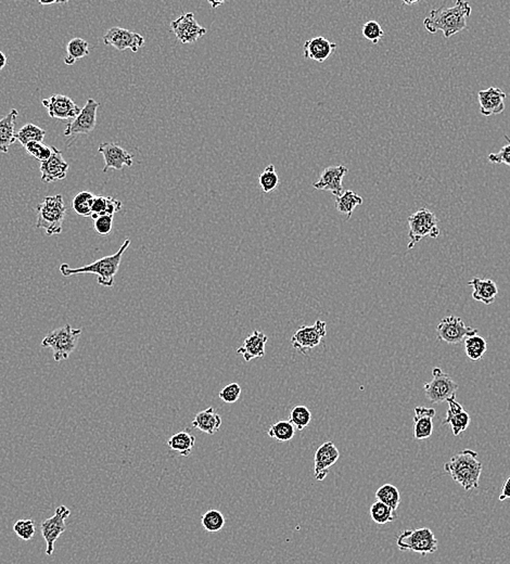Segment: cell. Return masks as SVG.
I'll list each match as a JSON object with an SVG mask.
<instances>
[{
	"mask_svg": "<svg viewBox=\"0 0 510 564\" xmlns=\"http://www.w3.org/2000/svg\"><path fill=\"white\" fill-rule=\"evenodd\" d=\"M505 139L508 144L504 146L497 153H491L487 156L491 163L505 164V165L510 166V138L505 135Z\"/></svg>",
	"mask_w": 510,
	"mask_h": 564,
	"instance_id": "bcb514c9",
	"label": "cell"
},
{
	"mask_svg": "<svg viewBox=\"0 0 510 564\" xmlns=\"http://www.w3.org/2000/svg\"><path fill=\"white\" fill-rule=\"evenodd\" d=\"M415 4H418V1H404V5L413 6Z\"/></svg>",
	"mask_w": 510,
	"mask_h": 564,
	"instance_id": "816d5d0a",
	"label": "cell"
},
{
	"mask_svg": "<svg viewBox=\"0 0 510 564\" xmlns=\"http://www.w3.org/2000/svg\"><path fill=\"white\" fill-rule=\"evenodd\" d=\"M209 4H210L212 9H216V8L220 7V5L224 4V1H213L212 0V1H209Z\"/></svg>",
	"mask_w": 510,
	"mask_h": 564,
	"instance_id": "f907efd6",
	"label": "cell"
},
{
	"mask_svg": "<svg viewBox=\"0 0 510 564\" xmlns=\"http://www.w3.org/2000/svg\"><path fill=\"white\" fill-rule=\"evenodd\" d=\"M18 114V110L12 109L0 120V152L3 153H8L10 146L17 142L15 128Z\"/></svg>",
	"mask_w": 510,
	"mask_h": 564,
	"instance_id": "4316f807",
	"label": "cell"
},
{
	"mask_svg": "<svg viewBox=\"0 0 510 564\" xmlns=\"http://www.w3.org/2000/svg\"><path fill=\"white\" fill-rule=\"evenodd\" d=\"M347 172L349 170L344 165L329 166L323 170L321 177L313 184V187L317 190L330 192L335 198L340 196L343 194V178Z\"/></svg>",
	"mask_w": 510,
	"mask_h": 564,
	"instance_id": "d6986e66",
	"label": "cell"
},
{
	"mask_svg": "<svg viewBox=\"0 0 510 564\" xmlns=\"http://www.w3.org/2000/svg\"><path fill=\"white\" fill-rule=\"evenodd\" d=\"M482 115L491 116L503 113L505 110L506 92L499 87H490L478 94Z\"/></svg>",
	"mask_w": 510,
	"mask_h": 564,
	"instance_id": "ffe728a7",
	"label": "cell"
},
{
	"mask_svg": "<svg viewBox=\"0 0 510 564\" xmlns=\"http://www.w3.org/2000/svg\"><path fill=\"white\" fill-rule=\"evenodd\" d=\"M326 335V321L318 319L313 326H302L295 331L291 337V344L295 351L306 355L309 351L318 346Z\"/></svg>",
	"mask_w": 510,
	"mask_h": 564,
	"instance_id": "9c48e42d",
	"label": "cell"
},
{
	"mask_svg": "<svg viewBox=\"0 0 510 564\" xmlns=\"http://www.w3.org/2000/svg\"><path fill=\"white\" fill-rule=\"evenodd\" d=\"M340 458V451L333 441L323 443L316 449L314 457V475L317 481H324L329 475V470Z\"/></svg>",
	"mask_w": 510,
	"mask_h": 564,
	"instance_id": "e0dca14e",
	"label": "cell"
},
{
	"mask_svg": "<svg viewBox=\"0 0 510 564\" xmlns=\"http://www.w3.org/2000/svg\"><path fill=\"white\" fill-rule=\"evenodd\" d=\"M337 47H338L337 44L331 43L330 40L323 36H317L305 42L304 57L318 63H323L332 55Z\"/></svg>",
	"mask_w": 510,
	"mask_h": 564,
	"instance_id": "603a6c76",
	"label": "cell"
},
{
	"mask_svg": "<svg viewBox=\"0 0 510 564\" xmlns=\"http://www.w3.org/2000/svg\"><path fill=\"white\" fill-rule=\"evenodd\" d=\"M363 35L373 44H378L379 40L385 35L382 27L377 21H368L363 25Z\"/></svg>",
	"mask_w": 510,
	"mask_h": 564,
	"instance_id": "b9f144b4",
	"label": "cell"
},
{
	"mask_svg": "<svg viewBox=\"0 0 510 564\" xmlns=\"http://www.w3.org/2000/svg\"><path fill=\"white\" fill-rule=\"evenodd\" d=\"M435 408L417 406L413 415V437L417 441L429 439L433 433V418L435 417Z\"/></svg>",
	"mask_w": 510,
	"mask_h": 564,
	"instance_id": "cb8c5ba5",
	"label": "cell"
},
{
	"mask_svg": "<svg viewBox=\"0 0 510 564\" xmlns=\"http://www.w3.org/2000/svg\"><path fill=\"white\" fill-rule=\"evenodd\" d=\"M108 204H109V196H95L92 201V220H97L100 216L108 215Z\"/></svg>",
	"mask_w": 510,
	"mask_h": 564,
	"instance_id": "ee69618b",
	"label": "cell"
},
{
	"mask_svg": "<svg viewBox=\"0 0 510 564\" xmlns=\"http://www.w3.org/2000/svg\"><path fill=\"white\" fill-rule=\"evenodd\" d=\"M397 545L401 551H413L421 556H428L437 551L439 541L429 527H421L402 532L397 537Z\"/></svg>",
	"mask_w": 510,
	"mask_h": 564,
	"instance_id": "8992f818",
	"label": "cell"
},
{
	"mask_svg": "<svg viewBox=\"0 0 510 564\" xmlns=\"http://www.w3.org/2000/svg\"><path fill=\"white\" fill-rule=\"evenodd\" d=\"M94 230L100 236H108L113 228V216L104 215L94 220Z\"/></svg>",
	"mask_w": 510,
	"mask_h": 564,
	"instance_id": "f6af8a7d",
	"label": "cell"
},
{
	"mask_svg": "<svg viewBox=\"0 0 510 564\" xmlns=\"http://www.w3.org/2000/svg\"><path fill=\"white\" fill-rule=\"evenodd\" d=\"M80 334L82 329H74L66 325L48 333L42 341V347L50 349L56 361H66L75 351Z\"/></svg>",
	"mask_w": 510,
	"mask_h": 564,
	"instance_id": "5b68a950",
	"label": "cell"
},
{
	"mask_svg": "<svg viewBox=\"0 0 510 564\" xmlns=\"http://www.w3.org/2000/svg\"><path fill=\"white\" fill-rule=\"evenodd\" d=\"M506 499H510V477L504 483L503 489H502L501 495H499V501H504Z\"/></svg>",
	"mask_w": 510,
	"mask_h": 564,
	"instance_id": "7dc6e473",
	"label": "cell"
},
{
	"mask_svg": "<svg viewBox=\"0 0 510 564\" xmlns=\"http://www.w3.org/2000/svg\"><path fill=\"white\" fill-rule=\"evenodd\" d=\"M478 332L477 328L466 326L463 319L455 315L442 319L437 327V339L447 344H459L468 337L478 334Z\"/></svg>",
	"mask_w": 510,
	"mask_h": 564,
	"instance_id": "30bf717a",
	"label": "cell"
},
{
	"mask_svg": "<svg viewBox=\"0 0 510 564\" xmlns=\"http://www.w3.org/2000/svg\"><path fill=\"white\" fill-rule=\"evenodd\" d=\"M449 409L447 411L443 425H449L455 437H459L461 433L465 432L471 425V415L463 408L459 401H456L455 396L449 397L447 399Z\"/></svg>",
	"mask_w": 510,
	"mask_h": 564,
	"instance_id": "44dd1931",
	"label": "cell"
},
{
	"mask_svg": "<svg viewBox=\"0 0 510 564\" xmlns=\"http://www.w3.org/2000/svg\"><path fill=\"white\" fill-rule=\"evenodd\" d=\"M70 515H71V511L69 508H66V506H59L56 509L55 515L42 522L40 531H42V536L47 545L46 555L52 556L55 551L56 541H58L61 534L66 532V518L70 517Z\"/></svg>",
	"mask_w": 510,
	"mask_h": 564,
	"instance_id": "7c38bea8",
	"label": "cell"
},
{
	"mask_svg": "<svg viewBox=\"0 0 510 564\" xmlns=\"http://www.w3.org/2000/svg\"><path fill=\"white\" fill-rule=\"evenodd\" d=\"M95 196L89 192H82L74 196L72 206L74 212L83 218H90L92 216V201Z\"/></svg>",
	"mask_w": 510,
	"mask_h": 564,
	"instance_id": "8d00e7d4",
	"label": "cell"
},
{
	"mask_svg": "<svg viewBox=\"0 0 510 564\" xmlns=\"http://www.w3.org/2000/svg\"><path fill=\"white\" fill-rule=\"evenodd\" d=\"M170 29L182 44L196 43L199 38L206 35V29L194 19V13H184L170 23Z\"/></svg>",
	"mask_w": 510,
	"mask_h": 564,
	"instance_id": "5bb4252c",
	"label": "cell"
},
{
	"mask_svg": "<svg viewBox=\"0 0 510 564\" xmlns=\"http://www.w3.org/2000/svg\"><path fill=\"white\" fill-rule=\"evenodd\" d=\"M289 421L294 425L297 431H303L312 421V413L306 406L299 405L291 411Z\"/></svg>",
	"mask_w": 510,
	"mask_h": 564,
	"instance_id": "74e56055",
	"label": "cell"
},
{
	"mask_svg": "<svg viewBox=\"0 0 510 564\" xmlns=\"http://www.w3.org/2000/svg\"><path fill=\"white\" fill-rule=\"evenodd\" d=\"M259 182H260L261 188L264 194H270L277 189L279 184V176L275 165L270 164L263 170L259 178Z\"/></svg>",
	"mask_w": 510,
	"mask_h": 564,
	"instance_id": "f35d334b",
	"label": "cell"
},
{
	"mask_svg": "<svg viewBox=\"0 0 510 564\" xmlns=\"http://www.w3.org/2000/svg\"><path fill=\"white\" fill-rule=\"evenodd\" d=\"M130 246V239H126L122 246L118 249V252L114 253V254L108 255V256H104V258L95 261L92 264L78 267V268H72L68 264H62L60 266V272L66 278L76 276V275H96L98 277V284L100 286L110 288V287L114 286V278H116L118 268H120L122 256H123L124 253Z\"/></svg>",
	"mask_w": 510,
	"mask_h": 564,
	"instance_id": "7a4b0ae2",
	"label": "cell"
},
{
	"mask_svg": "<svg viewBox=\"0 0 510 564\" xmlns=\"http://www.w3.org/2000/svg\"><path fill=\"white\" fill-rule=\"evenodd\" d=\"M225 523H226V520H225L224 515L218 510H209L201 517V525L206 532H210V533L220 532L225 527Z\"/></svg>",
	"mask_w": 510,
	"mask_h": 564,
	"instance_id": "d590c367",
	"label": "cell"
},
{
	"mask_svg": "<svg viewBox=\"0 0 510 564\" xmlns=\"http://www.w3.org/2000/svg\"><path fill=\"white\" fill-rule=\"evenodd\" d=\"M222 422V417L216 413V409L209 407V408L197 413L192 421V427L200 430L201 432L214 435L220 429Z\"/></svg>",
	"mask_w": 510,
	"mask_h": 564,
	"instance_id": "484cf974",
	"label": "cell"
},
{
	"mask_svg": "<svg viewBox=\"0 0 510 564\" xmlns=\"http://www.w3.org/2000/svg\"><path fill=\"white\" fill-rule=\"evenodd\" d=\"M42 104L48 110L50 118L61 120H73L82 110L71 98L64 95L50 96Z\"/></svg>",
	"mask_w": 510,
	"mask_h": 564,
	"instance_id": "2e32d148",
	"label": "cell"
},
{
	"mask_svg": "<svg viewBox=\"0 0 510 564\" xmlns=\"http://www.w3.org/2000/svg\"><path fill=\"white\" fill-rule=\"evenodd\" d=\"M98 152L104 156V168L102 173L104 174L110 170H120L125 166L130 168L134 163V156L113 142H102L98 148Z\"/></svg>",
	"mask_w": 510,
	"mask_h": 564,
	"instance_id": "9a60e30c",
	"label": "cell"
},
{
	"mask_svg": "<svg viewBox=\"0 0 510 564\" xmlns=\"http://www.w3.org/2000/svg\"><path fill=\"white\" fill-rule=\"evenodd\" d=\"M8 59L6 57L5 54L3 51H0V71L7 65Z\"/></svg>",
	"mask_w": 510,
	"mask_h": 564,
	"instance_id": "c3c4849f",
	"label": "cell"
},
{
	"mask_svg": "<svg viewBox=\"0 0 510 564\" xmlns=\"http://www.w3.org/2000/svg\"><path fill=\"white\" fill-rule=\"evenodd\" d=\"M509 23H510V20H509Z\"/></svg>",
	"mask_w": 510,
	"mask_h": 564,
	"instance_id": "f5cc1de1",
	"label": "cell"
},
{
	"mask_svg": "<svg viewBox=\"0 0 510 564\" xmlns=\"http://www.w3.org/2000/svg\"><path fill=\"white\" fill-rule=\"evenodd\" d=\"M196 443V437L186 431L175 433L168 439V445L173 451L180 453L182 457H188L192 453Z\"/></svg>",
	"mask_w": 510,
	"mask_h": 564,
	"instance_id": "83f0119b",
	"label": "cell"
},
{
	"mask_svg": "<svg viewBox=\"0 0 510 564\" xmlns=\"http://www.w3.org/2000/svg\"><path fill=\"white\" fill-rule=\"evenodd\" d=\"M241 393H242V389H241L240 384H238L237 382L230 383V384H227L224 389L220 391V399H222L224 403L226 404H234L236 401H238V399H240Z\"/></svg>",
	"mask_w": 510,
	"mask_h": 564,
	"instance_id": "7bdbcfd3",
	"label": "cell"
},
{
	"mask_svg": "<svg viewBox=\"0 0 510 564\" xmlns=\"http://www.w3.org/2000/svg\"><path fill=\"white\" fill-rule=\"evenodd\" d=\"M66 212V204L61 194L46 196L37 206L36 228L45 230L47 236H58L62 232Z\"/></svg>",
	"mask_w": 510,
	"mask_h": 564,
	"instance_id": "277c9868",
	"label": "cell"
},
{
	"mask_svg": "<svg viewBox=\"0 0 510 564\" xmlns=\"http://www.w3.org/2000/svg\"><path fill=\"white\" fill-rule=\"evenodd\" d=\"M104 45L111 46L118 51L130 49L137 52L144 45V38L140 34L122 27H112L104 36Z\"/></svg>",
	"mask_w": 510,
	"mask_h": 564,
	"instance_id": "4fadbf2b",
	"label": "cell"
},
{
	"mask_svg": "<svg viewBox=\"0 0 510 564\" xmlns=\"http://www.w3.org/2000/svg\"><path fill=\"white\" fill-rule=\"evenodd\" d=\"M13 531L19 539L31 541L36 534L35 522L31 519L18 520L13 525Z\"/></svg>",
	"mask_w": 510,
	"mask_h": 564,
	"instance_id": "ab89813d",
	"label": "cell"
},
{
	"mask_svg": "<svg viewBox=\"0 0 510 564\" xmlns=\"http://www.w3.org/2000/svg\"><path fill=\"white\" fill-rule=\"evenodd\" d=\"M482 470L483 465L478 459L477 451L471 449L459 451L444 465L445 472L449 473L453 481L467 491L479 487Z\"/></svg>",
	"mask_w": 510,
	"mask_h": 564,
	"instance_id": "3957f363",
	"label": "cell"
},
{
	"mask_svg": "<svg viewBox=\"0 0 510 564\" xmlns=\"http://www.w3.org/2000/svg\"><path fill=\"white\" fill-rule=\"evenodd\" d=\"M295 432H297V429L290 421L281 420L270 425L267 434L272 439L285 443V441H290L294 437Z\"/></svg>",
	"mask_w": 510,
	"mask_h": 564,
	"instance_id": "836d02e7",
	"label": "cell"
},
{
	"mask_svg": "<svg viewBox=\"0 0 510 564\" xmlns=\"http://www.w3.org/2000/svg\"><path fill=\"white\" fill-rule=\"evenodd\" d=\"M467 284L473 288L471 295L477 302L491 305L495 302L496 296L499 295V287L492 279L475 277L473 280L468 281Z\"/></svg>",
	"mask_w": 510,
	"mask_h": 564,
	"instance_id": "d4e9b609",
	"label": "cell"
},
{
	"mask_svg": "<svg viewBox=\"0 0 510 564\" xmlns=\"http://www.w3.org/2000/svg\"><path fill=\"white\" fill-rule=\"evenodd\" d=\"M464 342H465L466 356L471 361H479L487 353V340L479 334L471 335L466 338Z\"/></svg>",
	"mask_w": 510,
	"mask_h": 564,
	"instance_id": "4dcf8cb0",
	"label": "cell"
},
{
	"mask_svg": "<svg viewBox=\"0 0 510 564\" xmlns=\"http://www.w3.org/2000/svg\"><path fill=\"white\" fill-rule=\"evenodd\" d=\"M45 136L46 132L43 128L38 127L37 125L32 123L25 124L23 127L20 128L15 132V139L23 146L31 142H43Z\"/></svg>",
	"mask_w": 510,
	"mask_h": 564,
	"instance_id": "1f68e13d",
	"label": "cell"
},
{
	"mask_svg": "<svg viewBox=\"0 0 510 564\" xmlns=\"http://www.w3.org/2000/svg\"><path fill=\"white\" fill-rule=\"evenodd\" d=\"M24 148L33 158L40 161V163L47 161L52 154L51 146H47L44 142H31V144H26Z\"/></svg>",
	"mask_w": 510,
	"mask_h": 564,
	"instance_id": "60d3db41",
	"label": "cell"
},
{
	"mask_svg": "<svg viewBox=\"0 0 510 564\" xmlns=\"http://www.w3.org/2000/svg\"><path fill=\"white\" fill-rule=\"evenodd\" d=\"M433 380L423 385L428 401L433 404H442L449 397L455 396L459 389V384L449 375L443 372L439 367L433 369Z\"/></svg>",
	"mask_w": 510,
	"mask_h": 564,
	"instance_id": "ba28073f",
	"label": "cell"
},
{
	"mask_svg": "<svg viewBox=\"0 0 510 564\" xmlns=\"http://www.w3.org/2000/svg\"><path fill=\"white\" fill-rule=\"evenodd\" d=\"M51 156L45 162H42L39 168L40 173H42L40 180L42 182H47V184L63 180L69 170V164L64 160L62 152L56 146H51Z\"/></svg>",
	"mask_w": 510,
	"mask_h": 564,
	"instance_id": "ac0fdd59",
	"label": "cell"
},
{
	"mask_svg": "<svg viewBox=\"0 0 510 564\" xmlns=\"http://www.w3.org/2000/svg\"><path fill=\"white\" fill-rule=\"evenodd\" d=\"M409 249H413L425 237L435 239L440 236L439 220L435 213L423 208L409 218Z\"/></svg>",
	"mask_w": 510,
	"mask_h": 564,
	"instance_id": "52a82bcc",
	"label": "cell"
},
{
	"mask_svg": "<svg viewBox=\"0 0 510 564\" xmlns=\"http://www.w3.org/2000/svg\"><path fill=\"white\" fill-rule=\"evenodd\" d=\"M99 102L89 98L86 101L80 113L66 125L63 135L68 138H75L77 135H86L94 132L97 124V111Z\"/></svg>",
	"mask_w": 510,
	"mask_h": 564,
	"instance_id": "8fae6325",
	"label": "cell"
},
{
	"mask_svg": "<svg viewBox=\"0 0 510 564\" xmlns=\"http://www.w3.org/2000/svg\"><path fill=\"white\" fill-rule=\"evenodd\" d=\"M375 499L390 507L393 511H397L401 503V494L394 485L385 484L375 491Z\"/></svg>",
	"mask_w": 510,
	"mask_h": 564,
	"instance_id": "d6a6232c",
	"label": "cell"
},
{
	"mask_svg": "<svg viewBox=\"0 0 510 564\" xmlns=\"http://www.w3.org/2000/svg\"><path fill=\"white\" fill-rule=\"evenodd\" d=\"M89 55V44L83 38L75 37L70 40L66 45V56L64 57V63L66 65H73L77 60L83 59Z\"/></svg>",
	"mask_w": 510,
	"mask_h": 564,
	"instance_id": "f1b7e54d",
	"label": "cell"
},
{
	"mask_svg": "<svg viewBox=\"0 0 510 564\" xmlns=\"http://www.w3.org/2000/svg\"><path fill=\"white\" fill-rule=\"evenodd\" d=\"M268 337L259 330H254L247 337L242 345L237 350V354L244 357L247 363L255 358H262L266 353V343Z\"/></svg>",
	"mask_w": 510,
	"mask_h": 564,
	"instance_id": "7402d4cb",
	"label": "cell"
},
{
	"mask_svg": "<svg viewBox=\"0 0 510 564\" xmlns=\"http://www.w3.org/2000/svg\"><path fill=\"white\" fill-rule=\"evenodd\" d=\"M371 519L375 522V525H383L387 523L395 521L397 519V515H395V511H393L390 507H387L385 503L380 501H375L369 510Z\"/></svg>",
	"mask_w": 510,
	"mask_h": 564,
	"instance_id": "e575fe53",
	"label": "cell"
},
{
	"mask_svg": "<svg viewBox=\"0 0 510 564\" xmlns=\"http://www.w3.org/2000/svg\"><path fill=\"white\" fill-rule=\"evenodd\" d=\"M471 4L459 0L453 7L431 10L423 21V25L429 33L442 31L445 38H449L467 29V19L471 17Z\"/></svg>",
	"mask_w": 510,
	"mask_h": 564,
	"instance_id": "6da1fadb",
	"label": "cell"
},
{
	"mask_svg": "<svg viewBox=\"0 0 510 564\" xmlns=\"http://www.w3.org/2000/svg\"><path fill=\"white\" fill-rule=\"evenodd\" d=\"M66 3H68V1H49V3H46V1H39L40 5L43 6H51V5H56V4H58V5H60V4H61V5H63V4Z\"/></svg>",
	"mask_w": 510,
	"mask_h": 564,
	"instance_id": "681fc988",
	"label": "cell"
},
{
	"mask_svg": "<svg viewBox=\"0 0 510 564\" xmlns=\"http://www.w3.org/2000/svg\"><path fill=\"white\" fill-rule=\"evenodd\" d=\"M361 204H363V198L352 190L343 192L340 196L335 198V208L338 212L347 215V220H350L356 206Z\"/></svg>",
	"mask_w": 510,
	"mask_h": 564,
	"instance_id": "f546056e",
	"label": "cell"
}]
</instances>
